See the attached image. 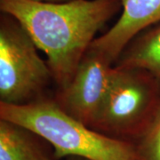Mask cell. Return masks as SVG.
Segmentation results:
<instances>
[{"mask_svg": "<svg viewBox=\"0 0 160 160\" xmlns=\"http://www.w3.org/2000/svg\"><path fill=\"white\" fill-rule=\"evenodd\" d=\"M0 160H57L51 144L36 132L0 119Z\"/></svg>", "mask_w": 160, "mask_h": 160, "instance_id": "obj_7", "label": "cell"}, {"mask_svg": "<svg viewBox=\"0 0 160 160\" xmlns=\"http://www.w3.org/2000/svg\"><path fill=\"white\" fill-rule=\"evenodd\" d=\"M0 119L22 125L51 144L57 160H138L134 143L95 131L66 114L48 94L24 105L0 103Z\"/></svg>", "mask_w": 160, "mask_h": 160, "instance_id": "obj_2", "label": "cell"}, {"mask_svg": "<svg viewBox=\"0 0 160 160\" xmlns=\"http://www.w3.org/2000/svg\"><path fill=\"white\" fill-rule=\"evenodd\" d=\"M114 65L105 52L91 45L70 83L52 95L54 101L66 114L90 127L102 103Z\"/></svg>", "mask_w": 160, "mask_h": 160, "instance_id": "obj_5", "label": "cell"}, {"mask_svg": "<svg viewBox=\"0 0 160 160\" xmlns=\"http://www.w3.org/2000/svg\"><path fill=\"white\" fill-rule=\"evenodd\" d=\"M62 160H88L86 158H78V157H69V158H65Z\"/></svg>", "mask_w": 160, "mask_h": 160, "instance_id": "obj_11", "label": "cell"}, {"mask_svg": "<svg viewBox=\"0 0 160 160\" xmlns=\"http://www.w3.org/2000/svg\"><path fill=\"white\" fill-rule=\"evenodd\" d=\"M38 50L16 18L0 13V103L24 105L47 95L54 82Z\"/></svg>", "mask_w": 160, "mask_h": 160, "instance_id": "obj_4", "label": "cell"}, {"mask_svg": "<svg viewBox=\"0 0 160 160\" xmlns=\"http://www.w3.org/2000/svg\"><path fill=\"white\" fill-rule=\"evenodd\" d=\"M160 103V85L140 67L114 65L109 85L91 128L110 137L134 142Z\"/></svg>", "mask_w": 160, "mask_h": 160, "instance_id": "obj_3", "label": "cell"}, {"mask_svg": "<svg viewBox=\"0 0 160 160\" xmlns=\"http://www.w3.org/2000/svg\"><path fill=\"white\" fill-rule=\"evenodd\" d=\"M36 2H44V3H65V2H70L74 0H31Z\"/></svg>", "mask_w": 160, "mask_h": 160, "instance_id": "obj_10", "label": "cell"}, {"mask_svg": "<svg viewBox=\"0 0 160 160\" xmlns=\"http://www.w3.org/2000/svg\"><path fill=\"white\" fill-rule=\"evenodd\" d=\"M121 3L118 21L92 43L115 62L132 38L160 22V0H121Z\"/></svg>", "mask_w": 160, "mask_h": 160, "instance_id": "obj_6", "label": "cell"}, {"mask_svg": "<svg viewBox=\"0 0 160 160\" xmlns=\"http://www.w3.org/2000/svg\"><path fill=\"white\" fill-rule=\"evenodd\" d=\"M133 143L138 160H160V103L149 125Z\"/></svg>", "mask_w": 160, "mask_h": 160, "instance_id": "obj_9", "label": "cell"}, {"mask_svg": "<svg viewBox=\"0 0 160 160\" xmlns=\"http://www.w3.org/2000/svg\"><path fill=\"white\" fill-rule=\"evenodd\" d=\"M121 10V0H0L1 12L16 18L46 55L57 90L70 83L98 32Z\"/></svg>", "mask_w": 160, "mask_h": 160, "instance_id": "obj_1", "label": "cell"}, {"mask_svg": "<svg viewBox=\"0 0 160 160\" xmlns=\"http://www.w3.org/2000/svg\"><path fill=\"white\" fill-rule=\"evenodd\" d=\"M115 65L147 69L160 85V22L132 38L121 52Z\"/></svg>", "mask_w": 160, "mask_h": 160, "instance_id": "obj_8", "label": "cell"}]
</instances>
